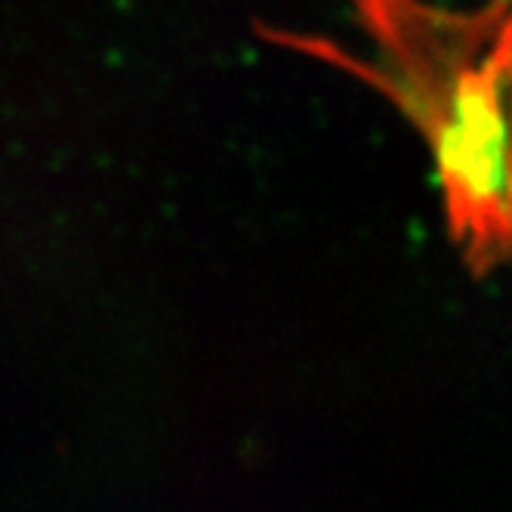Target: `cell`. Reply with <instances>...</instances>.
Returning <instances> with one entry per match:
<instances>
[{"label": "cell", "mask_w": 512, "mask_h": 512, "mask_svg": "<svg viewBox=\"0 0 512 512\" xmlns=\"http://www.w3.org/2000/svg\"><path fill=\"white\" fill-rule=\"evenodd\" d=\"M374 56L318 34L260 28L380 90L423 136L445 226L475 278L497 272L512 241L509 207V0L448 10L426 0H352Z\"/></svg>", "instance_id": "6da1fadb"}]
</instances>
